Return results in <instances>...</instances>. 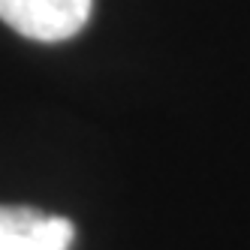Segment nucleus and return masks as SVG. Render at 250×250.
Returning a JSON list of instances; mask_svg holds the SVG:
<instances>
[{
	"label": "nucleus",
	"mask_w": 250,
	"mask_h": 250,
	"mask_svg": "<svg viewBox=\"0 0 250 250\" xmlns=\"http://www.w3.org/2000/svg\"><path fill=\"white\" fill-rule=\"evenodd\" d=\"M94 0H0V21L37 42H63L87 24Z\"/></svg>",
	"instance_id": "f257e3e1"
},
{
	"label": "nucleus",
	"mask_w": 250,
	"mask_h": 250,
	"mask_svg": "<svg viewBox=\"0 0 250 250\" xmlns=\"http://www.w3.org/2000/svg\"><path fill=\"white\" fill-rule=\"evenodd\" d=\"M76 229L66 217H51L24 205H0V250H69Z\"/></svg>",
	"instance_id": "f03ea898"
}]
</instances>
